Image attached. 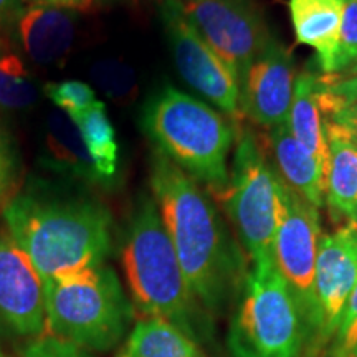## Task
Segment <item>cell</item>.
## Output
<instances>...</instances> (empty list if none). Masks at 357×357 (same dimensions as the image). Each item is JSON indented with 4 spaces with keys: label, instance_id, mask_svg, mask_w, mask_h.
<instances>
[{
    "label": "cell",
    "instance_id": "obj_1",
    "mask_svg": "<svg viewBox=\"0 0 357 357\" xmlns=\"http://www.w3.org/2000/svg\"><path fill=\"white\" fill-rule=\"evenodd\" d=\"M149 182L195 300L208 312L218 311L243 275L242 257L220 213L199 182L159 151L151 158Z\"/></svg>",
    "mask_w": 357,
    "mask_h": 357
},
{
    "label": "cell",
    "instance_id": "obj_2",
    "mask_svg": "<svg viewBox=\"0 0 357 357\" xmlns=\"http://www.w3.org/2000/svg\"><path fill=\"white\" fill-rule=\"evenodd\" d=\"M6 230L32 260L43 284L102 265L113 247L111 215L93 200H48L32 194L3 205Z\"/></svg>",
    "mask_w": 357,
    "mask_h": 357
},
{
    "label": "cell",
    "instance_id": "obj_3",
    "mask_svg": "<svg viewBox=\"0 0 357 357\" xmlns=\"http://www.w3.org/2000/svg\"><path fill=\"white\" fill-rule=\"evenodd\" d=\"M123 268L142 316L166 319L197 341L202 306L187 283L153 195H141L129 218Z\"/></svg>",
    "mask_w": 357,
    "mask_h": 357
},
{
    "label": "cell",
    "instance_id": "obj_4",
    "mask_svg": "<svg viewBox=\"0 0 357 357\" xmlns=\"http://www.w3.org/2000/svg\"><path fill=\"white\" fill-rule=\"evenodd\" d=\"M142 129L155 151L199 184L215 194L229 184V154L235 129L208 102L166 86L142 109Z\"/></svg>",
    "mask_w": 357,
    "mask_h": 357
},
{
    "label": "cell",
    "instance_id": "obj_5",
    "mask_svg": "<svg viewBox=\"0 0 357 357\" xmlns=\"http://www.w3.org/2000/svg\"><path fill=\"white\" fill-rule=\"evenodd\" d=\"M47 329L83 351H109L126 334L132 306L113 268L102 265L43 284Z\"/></svg>",
    "mask_w": 357,
    "mask_h": 357
},
{
    "label": "cell",
    "instance_id": "obj_6",
    "mask_svg": "<svg viewBox=\"0 0 357 357\" xmlns=\"http://www.w3.org/2000/svg\"><path fill=\"white\" fill-rule=\"evenodd\" d=\"M307 334L294 298L273 258L252 263L231 318L229 347L234 357H303Z\"/></svg>",
    "mask_w": 357,
    "mask_h": 357
},
{
    "label": "cell",
    "instance_id": "obj_7",
    "mask_svg": "<svg viewBox=\"0 0 357 357\" xmlns=\"http://www.w3.org/2000/svg\"><path fill=\"white\" fill-rule=\"evenodd\" d=\"M284 182L252 131L238 137L229 184L220 192L250 261L271 258L275 231L283 213Z\"/></svg>",
    "mask_w": 357,
    "mask_h": 357
},
{
    "label": "cell",
    "instance_id": "obj_8",
    "mask_svg": "<svg viewBox=\"0 0 357 357\" xmlns=\"http://www.w3.org/2000/svg\"><path fill=\"white\" fill-rule=\"evenodd\" d=\"M321 236L319 208L284 184L283 213L275 231L271 258L305 321L307 334L305 356L311 349L316 333L314 278Z\"/></svg>",
    "mask_w": 357,
    "mask_h": 357
},
{
    "label": "cell",
    "instance_id": "obj_9",
    "mask_svg": "<svg viewBox=\"0 0 357 357\" xmlns=\"http://www.w3.org/2000/svg\"><path fill=\"white\" fill-rule=\"evenodd\" d=\"M160 17L182 79L230 118L242 114L238 78L192 25L184 10V0H164Z\"/></svg>",
    "mask_w": 357,
    "mask_h": 357
},
{
    "label": "cell",
    "instance_id": "obj_10",
    "mask_svg": "<svg viewBox=\"0 0 357 357\" xmlns=\"http://www.w3.org/2000/svg\"><path fill=\"white\" fill-rule=\"evenodd\" d=\"M184 10L236 78L275 37L255 0H184Z\"/></svg>",
    "mask_w": 357,
    "mask_h": 357
},
{
    "label": "cell",
    "instance_id": "obj_11",
    "mask_svg": "<svg viewBox=\"0 0 357 357\" xmlns=\"http://www.w3.org/2000/svg\"><path fill=\"white\" fill-rule=\"evenodd\" d=\"M357 284V231L349 223L321 236L316 261V333L307 357L329 346Z\"/></svg>",
    "mask_w": 357,
    "mask_h": 357
},
{
    "label": "cell",
    "instance_id": "obj_12",
    "mask_svg": "<svg viewBox=\"0 0 357 357\" xmlns=\"http://www.w3.org/2000/svg\"><path fill=\"white\" fill-rule=\"evenodd\" d=\"M294 83L296 68L293 53L273 37L240 75V113L268 131L287 123L293 105Z\"/></svg>",
    "mask_w": 357,
    "mask_h": 357
},
{
    "label": "cell",
    "instance_id": "obj_13",
    "mask_svg": "<svg viewBox=\"0 0 357 357\" xmlns=\"http://www.w3.org/2000/svg\"><path fill=\"white\" fill-rule=\"evenodd\" d=\"M0 323L25 337L47 329L42 276L7 230H0Z\"/></svg>",
    "mask_w": 357,
    "mask_h": 357
},
{
    "label": "cell",
    "instance_id": "obj_14",
    "mask_svg": "<svg viewBox=\"0 0 357 357\" xmlns=\"http://www.w3.org/2000/svg\"><path fill=\"white\" fill-rule=\"evenodd\" d=\"M17 33L26 56L40 66L63 63L75 42L73 10L33 2L17 17Z\"/></svg>",
    "mask_w": 357,
    "mask_h": 357
},
{
    "label": "cell",
    "instance_id": "obj_15",
    "mask_svg": "<svg viewBox=\"0 0 357 357\" xmlns=\"http://www.w3.org/2000/svg\"><path fill=\"white\" fill-rule=\"evenodd\" d=\"M288 12L296 42L311 47L321 73L331 75L339 48L342 0H288Z\"/></svg>",
    "mask_w": 357,
    "mask_h": 357
},
{
    "label": "cell",
    "instance_id": "obj_16",
    "mask_svg": "<svg viewBox=\"0 0 357 357\" xmlns=\"http://www.w3.org/2000/svg\"><path fill=\"white\" fill-rule=\"evenodd\" d=\"M270 149L281 181L316 208L323 207L326 204V171L294 139L288 123L270 129Z\"/></svg>",
    "mask_w": 357,
    "mask_h": 357
},
{
    "label": "cell",
    "instance_id": "obj_17",
    "mask_svg": "<svg viewBox=\"0 0 357 357\" xmlns=\"http://www.w3.org/2000/svg\"><path fill=\"white\" fill-rule=\"evenodd\" d=\"M287 123L294 139L328 172L329 147L324 136L323 116H321L318 102V75L316 73L306 70L296 75L293 105Z\"/></svg>",
    "mask_w": 357,
    "mask_h": 357
},
{
    "label": "cell",
    "instance_id": "obj_18",
    "mask_svg": "<svg viewBox=\"0 0 357 357\" xmlns=\"http://www.w3.org/2000/svg\"><path fill=\"white\" fill-rule=\"evenodd\" d=\"M118 357H205L197 341L160 318H142L134 324L131 334Z\"/></svg>",
    "mask_w": 357,
    "mask_h": 357
},
{
    "label": "cell",
    "instance_id": "obj_19",
    "mask_svg": "<svg viewBox=\"0 0 357 357\" xmlns=\"http://www.w3.org/2000/svg\"><path fill=\"white\" fill-rule=\"evenodd\" d=\"M45 147L52 167L88 182L100 181L82 134L73 119L60 109L52 111L45 124Z\"/></svg>",
    "mask_w": 357,
    "mask_h": 357
},
{
    "label": "cell",
    "instance_id": "obj_20",
    "mask_svg": "<svg viewBox=\"0 0 357 357\" xmlns=\"http://www.w3.org/2000/svg\"><path fill=\"white\" fill-rule=\"evenodd\" d=\"M329 162L326 172V204L347 223L357 220V147L339 136H326Z\"/></svg>",
    "mask_w": 357,
    "mask_h": 357
},
{
    "label": "cell",
    "instance_id": "obj_21",
    "mask_svg": "<svg viewBox=\"0 0 357 357\" xmlns=\"http://www.w3.org/2000/svg\"><path fill=\"white\" fill-rule=\"evenodd\" d=\"M73 123L82 134L98 176L101 178L113 177L118 169L119 147L105 102L98 100L84 113L73 118Z\"/></svg>",
    "mask_w": 357,
    "mask_h": 357
},
{
    "label": "cell",
    "instance_id": "obj_22",
    "mask_svg": "<svg viewBox=\"0 0 357 357\" xmlns=\"http://www.w3.org/2000/svg\"><path fill=\"white\" fill-rule=\"evenodd\" d=\"M37 84L0 26V109L20 111L35 105Z\"/></svg>",
    "mask_w": 357,
    "mask_h": 357
},
{
    "label": "cell",
    "instance_id": "obj_23",
    "mask_svg": "<svg viewBox=\"0 0 357 357\" xmlns=\"http://www.w3.org/2000/svg\"><path fill=\"white\" fill-rule=\"evenodd\" d=\"M89 77L93 84L114 102H128L137 93L136 73L131 66L119 60H100L91 65Z\"/></svg>",
    "mask_w": 357,
    "mask_h": 357
},
{
    "label": "cell",
    "instance_id": "obj_24",
    "mask_svg": "<svg viewBox=\"0 0 357 357\" xmlns=\"http://www.w3.org/2000/svg\"><path fill=\"white\" fill-rule=\"evenodd\" d=\"M318 102L323 116L324 136L333 134L357 147V102H346L319 83Z\"/></svg>",
    "mask_w": 357,
    "mask_h": 357
},
{
    "label": "cell",
    "instance_id": "obj_25",
    "mask_svg": "<svg viewBox=\"0 0 357 357\" xmlns=\"http://www.w3.org/2000/svg\"><path fill=\"white\" fill-rule=\"evenodd\" d=\"M43 91L53 101V105L61 113L70 116L71 119L84 113L89 106H93L98 101L95 88L88 83L77 82V79L47 83Z\"/></svg>",
    "mask_w": 357,
    "mask_h": 357
},
{
    "label": "cell",
    "instance_id": "obj_26",
    "mask_svg": "<svg viewBox=\"0 0 357 357\" xmlns=\"http://www.w3.org/2000/svg\"><path fill=\"white\" fill-rule=\"evenodd\" d=\"M357 61V0H342L341 33L339 48L334 58L333 73L339 75L349 70Z\"/></svg>",
    "mask_w": 357,
    "mask_h": 357
},
{
    "label": "cell",
    "instance_id": "obj_27",
    "mask_svg": "<svg viewBox=\"0 0 357 357\" xmlns=\"http://www.w3.org/2000/svg\"><path fill=\"white\" fill-rule=\"evenodd\" d=\"M328 357H357V284L329 342Z\"/></svg>",
    "mask_w": 357,
    "mask_h": 357
},
{
    "label": "cell",
    "instance_id": "obj_28",
    "mask_svg": "<svg viewBox=\"0 0 357 357\" xmlns=\"http://www.w3.org/2000/svg\"><path fill=\"white\" fill-rule=\"evenodd\" d=\"M24 357H91L86 351L53 336H40L25 347Z\"/></svg>",
    "mask_w": 357,
    "mask_h": 357
},
{
    "label": "cell",
    "instance_id": "obj_29",
    "mask_svg": "<svg viewBox=\"0 0 357 357\" xmlns=\"http://www.w3.org/2000/svg\"><path fill=\"white\" fill-rule=\"evenodd\" d=\"M319 83L346 102H357V75H318Z\"/></svg>",
    "mask_w": 357,
    "mask_h": 357
},
{
    "label": "cell",
    "instance_id": "obj_30",
    "mask_svg": "<svg viewBox=\"0 0 357 357\" xmlns=\"http://www.w3.org/2000/svg\"><path fill=\"white\" fill-rule=\"evenodd\" d=\"M13 177H15V166H13L10 147L0 128V205L3 202L7 204V197L12 192Z\"/></svg>",
    "mask_w": 357,
    "mask_h": 357
},
{
    "label": "cell",
    "instance_id": "obj_31",
    "mask_svg": "<svg viewBox=\"0 0 357 357\" xmlns=\"http://www.w3.org/2000/svg\"><path fill=\"white\" fill-rule=\"evenodd\" d=\"M37 2L50 3V6L70 8V10H88L93 7V0H37Z\"/></svg>",
    "mask_w": 357,
    "mask_h": 357
},
{
    "label": "cell",
    "instance_id": "obj_32",
    "mask_svg": "<svg viewBox=\"0 0 357 357\" xmlns=\"http://www.w3.org/2000/svg\"><path fill=\"white\" fill-rule=\"evenodd\" d=\"M17 3L19 0H0V26L10 20L12 15H15Z\"/></svg>",
    "mask_w": 357,
    "mask_h": 357
},
{
    "label": "cell",
    "instance_id": "obj_33",
    "mask_svg": "<svg viewBox=\"0 0 357 357\" xmlns=\"http://www.w3.org/2000/svg\"><path fill=\"white\" fill-rule=\"evenodd\" d=\"M339 75H357V61H356V63H354V65H352V66H351V68H349V70H346V71H344V73H339Z\"/></svg>",
    "mask_w": 357,
    "mask_h": 357
},
{
    "label": "cell",
    "instance_id": "obj_34",
    "mask_svg": "<svg viewBox=\"0 0 357 357\" xmlns=\"http://www.w3.org/2000/svg\"><path fill=\"white\" fill-rule=\"evenodd\" d=\"M349 225L352 227V229H354V230L357 231V220H356V222H352V223H349Z\"/></svg>",
    "mask_w": 357,
    "mask_h": 357
},
{
    "label": "cell",
    "instance_id": "obj_35",
    "mask_svg": "<svg viewBox=\"0 0 357 357\" xmlns=\"http://www.w3.org/2000/svg\"><path fill=\"white\" fill-rule=\"evenodd\" d=\"M93 2H111V0H93Z\"/></svg>",
    "mask_w": 357,
    "mask_h": 357
},
{
    "label": "cell",
    "instance_id": "obj_36",
    "mask_svg": "<svg viewBox=\"0 0 357 357\" xmlns=\"http://www.w3.org/2000/svg\"><path fill=\"white\" fill-rule=\"evenodd\" d=\"M0 357H7L6 354H3V351H2V349H0Z\"/></svg>",
    "mask_w": 357,
    "mask_h": 357
},
{
    "label": "cell",
    "instance_id": "obj_37",
    "mask_svg": "<svg viewBox=\"0 0 357 357\" xmlns=\"http://www.w3.org/2000/svg\"><path fill=\"white\" fill-rule=\"evenodd\" d=\"M185 2H192V0H185Z\"/></svg>",
    "mask_w": 357,
    "mask_h": 357
},
{
    "label": "cell",
    "instance_id": "obj_38",
    "mask_svg": "<svg viewBox=\"0 0 357 357\" xmlns=\"http://www.w3.org/2000/svg\"><path fill=\"white\" fill-rule=\"evenodd\" d=\"M159 2H160V3H162V2H164V0H159Z\"/></svg>",
    "mask_w": 357,
    "mask_h": 357
}]
</instances>
